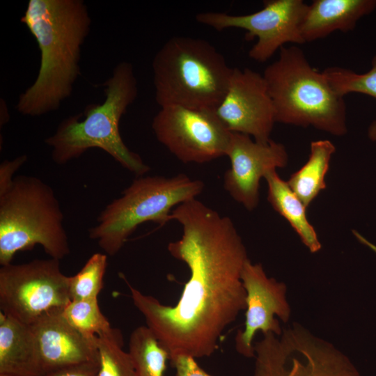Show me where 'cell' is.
Instances as JSON below:
<instances>
[{"instance_id": "9a60e30c", "label": "cell", "mask_w": 376, "mask_h": 376, "mask_svg": "<svg viewBox=\"0 0 376 376\" xmlns=\"http://www.w3.org/2000/svg\"><path fill=\"white\" fill-rule=\"evenodd\" d=\"M63 311L47 313L30 325L44 375L58 368L99 361L97 336L91 338L84 336L68 323Z\"/></svg>"}, {"instance_id": "484cf974", "label": "cell", "mask_w": 376, "mask_h": 376, "mask_svg": "<svg viewBox=\"0 0 376 376\" xmlns=\"http://www.w3.org/2000/svg\"><path fill=\"white\" fill-rule=\"evenodd\" d=\"M98 362L69 366L49 371L44 376H97Z\"/></svg>"}, {"instance_id": "ffe728a7", "label": "cell", "mask_w": 376, "mask_h": 376, "mask_svg": "<svg viewBox=\"0 0 376 376\" xmlns=\"http://www.w3.org/2000/svg\"><path fill=\"white\" fill-rule=\"evenodd\" d=\"M128 352L136 376H163L169 354L147 326L138 327L131 333Z\"/></svg>"}, {"instance_id": "5bb4252c", "label": "cell", "mask_w": 376, "mask_h": 376, "mask_svg": "<svg viewBox=\"0 0 376 376\" xmlns=\"http://www.w3.org/2000/svg\"><path fill=\"white\" fill-rule=\"evenodd\" d=\"M226 156L230 168L224 174V189L249 211L258 204L261 178L270 171L286 166L288 161L282 143L272 140L260 143L237 132L231 134Z\"/></svg>"}, {"instance_id": "ba28073f", "label": "cell", "mask_w": 376, "mask_h": 376, "mask_svg": "<svg viewBox=\"0 0 376 376\" xmlns=\"http://www.w3.org/2000/svg\"><path fill=\"white\" fill-rule=\"evenodd\" d=\"M253 345V376H361L343 352L298 322Z\"/></svg>"}, {"instance_id": "7c38bea8", "label": "cell", "mask_w": 376, "mask_h": 376, "mask_svg": "<svg viewBox=\"0 0 376 376\" xmlns=\"http://www.w3.org/2000/svg\"><path fill=\"white\" fill-rule=\"evenodd\" d=\"M241 279L246 291L245 322L244 329L236 334L235 349L244 357L254 358L253 341L256 333L280 336L283 329L275 317L287 323L292 311L287 299L286 285L268 277L260 263H252L249 259Z\"/></svg>"}, {"instance_id": "2e32d148", "label": "cell", "mask_w": 376, "mask_h": 376, "mask_svg": "<svg viewBox=\"0 0 376 376\" xmlns=\"http://www.w3.org/2000/svg\"><path fill=\"white\" fill-rule=\"evenodd\" d=\"M376 8V0H315L301 25L304 42L324 38L336 31L347 32Z\"/></svg>"}, {"instance_id": "6da1fadb", "label": "cell", "mask_w": 376, "mask_h": 376, "mask_svg": "<svg viewBox=\"0 0 376 376\" xmlns=\"http://www.w3.org/2000/svg\"><path fill=\"white\" fill-rule=\"evenodd\" d=\"M171 219L180 223L182 235L167 249L190 272L176 304L164 305L123 278L169 360L178 355L210 357L225 329L246 308L241 275L247 251L231 219L196 198L177 205Z\"/></svg>"}, {"instance_id": "4fadbf2b", "label": "cell", "mask_w": 376, "mask_h": 376, "mask_svg": "<svg viewBox=\"0 0 376 376\" xmlns=\"http://www.w3.org/2000/svg\"><path fill=\"white\" fill-rule=\"evenodd\" d=\"M231 132L267 143L276 122V112L263 75L249 68H234L226 93L214 110Z\"/></svg>"}, {"instance_id": "83f0119b", "label": "cell", "mask_w": 376, "mask_h": 376, "mask_svg": "<svg viewBox=\"0 0 376 376\" xmlns=\"http://www.w3.org/2000/svg\"><path fill=\"white\" fill-rule=\"evenodd\" d=\"M352 234L361 244L368 247L376 254V245L375 244L370 242L368 239H366L364 236H363L356 230H352Z\"/></svg>"}, {"instance_id": "8992f818", "label": "cell", "mask_w": 376, "mask_h": 376, "mask_svg": "<svg viewBox=\"0 0 376 376\" xmlns=\"http://www.w3.org/2000/svg\"><path fill=\"white\" fill-rule=\"evenodd\" d=\"M63 214L52 188L40 179L17 175L0 189V264L40 245L51 258L70 253Z\"/></svg>"}, {"instance_id": "e0dca14e", "label": "cell", "mask_w": 376, "mask_h": 376, "mask_svg": "<svg viewBox=\"0 0 376 376\" xmlns=\"http://www.w3.org/2000/svg\"><path fill=\"white\" fill-rule=\"evenodd\" d=\"M0 373L44 376L40 356L29 325L0 312Z\"/></svg>"}, {"instance_id": "4316f807", "label": "cell", "mask_w": 376, "mask_h": 376, "mask_svg": "<svg viewBox=\"0 0 376 376\" xmlns=\"http://www.w3.org/2000/svg\"><path fill=\"white\" fill-rule=\"evenodd\" d=\"M27 160V156L22 155L13 160H6L0 165V189L8 186L13 180L15 172Z\"/></svg>"}, {"instance_id": "f1b7e54d", "label": "cell", "mask_w": 376, "mask_h": 376, "mask_svg": "<svg viewBox=\"0 0 376 376\" xmlns=\"http://www.w3.org/2000/svg\"><path fill=\"white\" fill-rule=\"evenodd\" d=\"M368 136L370 140L376 142V120H373L369 125Z\"/></svg>"}, {"instance_id": "603a6c76", "label": "cell", "mask_w": 376, "mask_h": 376, "mask_svg": "<svg viewBox=\"0 0 376 376\" xmlns=\"http://www.w3.org/2000/svg\"><path fill=\"white\" fill-rule=\"evenodd\" d=\"M107 263V254L95 253L76 274L69 276L71 301L97 299L104 285Z\"/></svg>"}, {"instance_id": "9c48e42d", "label": "cell", "mask_w": 376, "mask_h": 376, "mask_svg": "<svg viewBox=\"0 0 376 376\" xmlns=\"http://www.w3.org/2000/svg\"><path fill=\"white\" fill-rule=\"evenodd\" d=\"M70 301L69 276L62 273L58 259H36L0 268L1 312L25 324L63 311Z\"/></svg>"}, {"instance_id": "f546056e", "label": "cell", "mask_w": 376, "mask_h": 376, "mask_svg": "<svg viewBox=\"0 0 376 376\" xmlns=\"http://www.w3.org/2000/svg\"><path fill=\"white\" fill-rule=\"evenodd\" d=\"M0 376H17V375H9V374H1V373H0Z\"/></svg>"}, {"instance_id": "cb8c5ba5", "label": "cell", "mask_w": 376, "mask_h": 376, "mask_svg": "<svg viewBox=\"0 0 376 376\" xmlns=\"http://www.w3.org/2000/svg\"><path fill=\"white\" fill-rule=\"evenodd\" d=\"M371 64V68L362 74L340 67L328 68L322 72L332 88L342 97L357 93L376 99V56L373 58Z\"/></svg>"}, {"instance_id": "277c9868", "label": "cell", "mask_w": 376, "mask_h": 376, "mask_svg": "<svg viewBox=\"0 0 376 376\" xmlns=\"http://www.w3.org/2000/svg\"><path fill=\"white\" fill-rule=\"evenodd\" d=\"M152 69L160 107L180 106L215 110L232 76L224 56L208 41L173 36L155 54Z\"/></svg>"}, {"instance_id": "3957f363", "label": "cell", "mask_w": 376, "mask_h": 376, "mask_svg": "<svg viewBox=\"0 0 376 376\" xmlns=\"http://www.w3.org/2000/svg\"><path fill=\"white\" fill-rule=\"evenodd\" d=\"M103 86L104 102L90 104L83 113L63 120L55 133L45 139V143L52 148V160L61 165L89 149L100 148L137 177L143 176L150 167L127 148L119 129L122 116L138 94L132 63L123 61L117 64Z\"/></svg>"}, {"instance_id": "8fae6325", "label": "cell", "mask_w": 376, "mask_h": 376, "mask_svg": "<svg viewBox=\"0 0 376 376\" xmlns=\"http://www.w3.org/2000/svg\"><path fill=\"white\" fill-rule=\"evenodd\" d=\"M263 4L261 10L246 15L200 13L196 20L219 31L230 28L246 31L247 40L257 38L249 57L265 62L286 43H304L300 30L308 5L302 0H267Z\"/></svg>"}, {"instance_id": "30bf717a", "label": "cell", "mask_w": 376, "mask_h": 376, "mask_svg": "<svg viewBox=\"0 0 376 376\" xmlns=\"http://www.w3.org/2000/svg\"><path fill=\"white\" fill-rule=\"evenodd\" d=\"M160 108L152 119V131L180 161L203 164L226 156L232 132L214 110L175 105Z\"/></svg>"}, {"instance_id": "44dd1931", "label": "cell", "mask_w": 376, "mask_h": 376, "mask_svg": "<svg viewBox=\"0 0 376 376\" xmlns=\"http://www.w3.org/2000/svg\"><path fill=\"white\" fill-rule=\"evenodd\" d=\"M123 347V336L117 328L111 327L97 336V376H136L132 357Z\"/></svg>"}, {"instance_id": "d6986e66", "label": "cell", "mask_w": 376, "mask_h": 376, "mask_svg": "<svg viewBox=\"0 0 376 376\" xmlns=\"http://www.w3.org/2000/svg\"><path fill=\"white\" fill-rule=\"evenodd\" d=\"M336 147L329 140H318L311 143L307 162L293 173L288 185L307 207L326 189L325 175Z\"/></svg>"}, {"instance_id": "5b68a950", "label": "cell", "mask_w": 376, "mask_h": 376, "mask_svg": "<svg viewBox=\"0 0 376 376\" xmlns=\"http://www.w3.org/2000/svg\"><path fill=\"white\" fill-rule=\"evenodd\" d=\"M263 75L276 123L311 126L335 136L346 134L344 97L335 92L322 72L311 65L300 48L282 47L278 60L267 65Z\"/></svg>"}, {"instance_id": "ac0fdd59", "label": "cell", "mask_w": 376, "mask_h": 376, "mask_svg": "<svg viewBox=\"0 0 376 376\" xmlns=\"http://www.w3.org/2000/svg\"><path fill=\"white\" fill-rule=\"evenodd\" d=\"M264 178L268 187L267 201L272 207L288 221L310 252H318L322 244L315 228L308 221L306 207L301 201L276 170L268 172Z\"/></svg>"}, {"instance_id": "7a4b0ae2", "label": "cell", "mask_w": 376, "mask_h": 376, "mask_svg": "<svg viewBox=\"0 0 376 376\" xmlns=\"http://www.w3.org/2000/svg\"><path fill=\"white\" fill-rule=\"evenodd\" d=\"M20 21L37 42L40 63L35 81L20 94L16 109L39 116L57 110L71 95L91 19L82 0H29Z\"/></svg>"}, {"instance_id": "d4e9b609", "label": "cell", "mask_w": 376, "mask_h": 376, "mask_svg": "<svg viewBox=\"0 0 376 376\" xmlns=\"http://www.w3.org/2000/svg\"><path fill=\"white\" fill-rule=\"evenodd\" d=\"M171 361L175 368V376H212L201 368L192 357L178 355Z\"/></svg>"}, {"instance_id": "7402d4cb", "label": "cell", "mask_w": 376, "mask_h": 376, "mask_svg": "<svg viewBox=\"0 0 376 376\" xmlns=\"http://www.w3.org/2000/svg\"><path fill=\"white\" fill-rule=\"evenodd\" d=\"M63 315L70 325L88 338H94L111 328L100 308L97 299L71 301Z\"/></svg>"}, {"instance_id": "52a82bcc", "label": "cell", "mask_w": 376, "mask_h": 376, "mask_svg": "<svg viewBox=\"0 0 376 376\" xmlns=\"http://www.w3.org/2000/svg\"><path fill=\"white\" fill-rule=\"evenodd\" d=\"M203 189V181L183 173L171 178L138 177L102 211L89 237L107 256H113L140 224H166L171 220L173 207L196 198Z\"/></svg>"}]
</instances>
